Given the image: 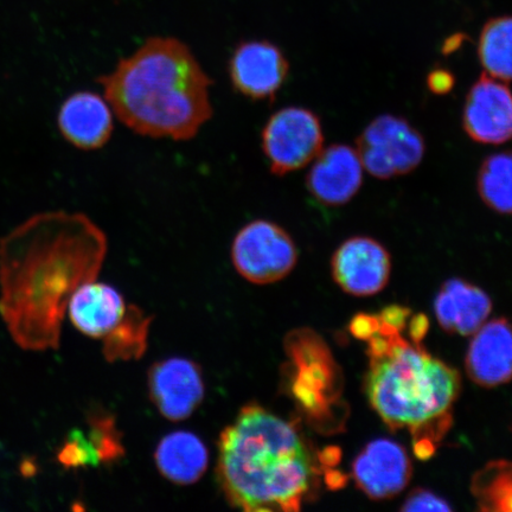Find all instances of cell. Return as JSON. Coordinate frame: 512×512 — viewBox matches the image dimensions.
Masks as SVG:
<instances>
[{
	"mask_svg": "<svg viewBox=\"0 0 512 512\" xmlns=\"http://www.w3.org/2000/svg\"><path fill=\"white\" fill-rule=\"evenodd\" d=\"M106 236L88 216L47 211L0 240V316L24 350L57 349L70 298L95 279Z\"/></svg>",
	"mask_w": 512,
	"mask_h": 512,
	"instance_id": "6da1fadb",
	"label": "cell"
},
{
	"mask_svg": "<svg viewBox=\"0 0 512 512\" xmlns=\"http://www.w3.org/2000/svg\"><path fill=\"white\" fill-rule=\"evenodd\" d=\"M96 82L126 127L143 137L187 142L213 117V81L174 37H152Z\"/></svg>",
	"mask_w": 512,
	"mask_h": 512,
	"instance_id": "7a4b0ae2",
	"label": "cell"
},
{
	"mask_svg": "<svg viewBox=\"0 0 512 512\" xmlns=\"http://www.w3.org/2000/svg\"><path fill=\"white\" fill-rule=\"evenodd\" d=\"M217 475L236 508L298 511L315 484L317 467L296 426L251 405L221 434Z\"/></svg>",
	"mask_w": 512,
	"mask_h": 512,
	"instance_id": "3957f363",
	"label": "cell"
},
{
	"mask_svg": "<svg viewBox=\"0 0 512 512\" xmlns=\"http://www.w3.org/2000/svg\"><path fill=\"white\" fill-rule=\"evenodd\" d=\"M379 320V328L367 341L370 405L390 430L411 431L416 456L430 458L450 427L460 375L428 354L420 343L406 341L401 330Z\"/></svg>",
	"mask_w": 512,
	"mask_h": 512,
	"instance_id": "277c9868",
	"label": "cell"
},
{
	"mask_svg": "<svg viewBox=\"0 0 512 512\" xmlns=\"http://www.w3.org/2000/svg\"><path fill=\"white\" fill-rule=\"evenodd\" d=\"M356 151L371 176L387 181L418 169L425 157L426 144L408 120L383 114L358 136Z\"/></svg>",
	"mask_w": 512,
	"mask_h": 512,
	"instance_id": "5b68a950",
	"label": "cell"
},
{
	"mask_svg": "<svg viewBox=\"0 0 512 512\" xmlns=\"http://www.w3.org/2000/svg\"><path fill=\"white\" fill-rule=\"evenodd\" d=\"M324 146L322 123L315 112L288 106L273 113L261 131V149L271 174L284 177L305 168Z\"/></svg>",
	"mask_w": 512,
	"mask_h": 512,
	"instance_id": "8992f818",
	"label": "cell"
},
{
	"mask_svg": "<svg viewBox=\"0 0 512 512\" xmlns=\"http://www.w3.org/2000/svg\"><path fill=\"white\" fill-rule=\"evenodd\" d=\"M298 248L278 223L254 220L243 226L232 245L236 272L249 283L268 285L290 274L298 262Z\"/></svg>",
	"mask_w": 512,
	"mask_h": 512,
	"instance_id": "52a82bcc",
	"label": "cell"
},
{
	"mask_svg": "<svg viewBox=\"0 0 512 512\" xmlns=\"http://www.w3.org/2000/svg\"><path fill=\"white\" fill-rule=\"evenodd\" d=\"M230 83L236 93L253 101H274L290 75V62L268 41L241 42L228 62Z\"/></svg>",
	"mask_w": 512,
	"mask_h": 512,
	"instance_id": "ba28073f",
	"label": "cell"
},
{
	"mask_svg": "<svg viewBox=\"0 0 512 512\" xmlns=\"http://www.w3.org/2000/svg\"><path fill=\"white\" fill-rule=\"evenodd\" d=\"M290 354L298 375L293 384L294 396L311 415L330 411L339 398L335 362L325 344L312 332L293 336Z\"/></svg>",
	"mask_w": 512,
	"mask_h": 512,
	"instance_id": "9c48e42d",
	"label": "cell"
},
{
	"mask_svg": "<svg viewBox=\"0 0 512 512\" xmlns=\"http://www.w3.org/2000/svg\"><path fill=\"white\" fill-rule=\"evenodd\" d=\"M463 128L473 142L501 145L512 140V91L483 73L466 95Z\"/></svg>",
	"mask_w": 512,
	"mask_h": 512,
	"instance_id": "30bf717a",
	"label": "cell"
},
{
	"mask_svg": "<svg viewBox=\"0 0 512 512\" xmlns=\"http://www.w3.org/2000/svg\"><path fill=\"white\" fill-rule=\"evenodd\" d=\"M331 271L344 292L357 297L374 296L388 284L392 258L379 241L369 236H354L332 255Z\"/></svg>",
	"mask_w": 512,
	"mask_h": 512,
	"instance_id": "8fae6325",
	"label": "cell"
},
{
	"mask_svg": "<svg viewBox=\"0 0 512 512\" xmlns=\"http://www.w3.org/2000/svg\"><path fill=\"white\" fill-rule=\"evenodd\" d=\"M363 164L354 147L334 144L320 151L306 176V189L324 207H343L363 184Z\"/></svg>",
	"mask_w": 512,
	"mask_h": 512,
	"instance_id": "7c38bea8",
	"label": "cell"
},
{
	"mask_svg": "<svg viewBox=\"0 0 512 512\" xmlns=\"http://www.w3.org/2000/svg\"><path fill=\"white\" fill-rule=\"evenodd\" d=\"M411 477L412 462L406 448L389 439L371 441L352 464V478L371 499L400 494Z\"/></svg>",
	"mask_w": 512,
	"mask_h": 512,
	"instance_id": "4fadbf2b",
	"label": "cell"
},
{
	"mask_svg": "<svg viewBox=\"0 0 512 512\" xmlns=\"http://www.w3.org/2000/svg\"><path fill=\"white\" fill-rule=\"evenodd\" d=\"M149 389L160 414L171 421L190 418L204 398L201 369L185 358L156 363L150 370Z\"/></svg>",
	"mask_w": 512,
	"mask_h": 512,
	"instance_id": "5bb4252c",
	"label": "cell"
},
{
	"mask_svg": "<svg viewBox=\"0 0 512 512\" xmlns=\"http://www.w3.org/2000/svg\"><path fill=\"white\" fill-rule=\"evenodd\" d=\"M57 126L70 145L82 151L104 147L114 131L113 111L105 98L89 91L76 92L64 100Z\"/></svg>",
	"mask_w": 512,
	"mask_h": 512,
	"instance_id": "9a60e30c",
	"label": "cell"
},
{
	"mask_svg": "<svg viewBox=\"0 0 512 512\" xmlns=\"http://www.w3.org/2000/svg\"><path fill=\"white\" fill-rule=\"evenodd\" d=\"M465 367L480 387L494 388L512 380V323L508 319L491 320L476 332Z\"/></svg>",
	"mask_w": 512,
	"mask_h": 512,
	"instance_id": "2e32d148",
	"label": "cell"
},
{
	"mask_svg": "<svg viewBox=\"0 0 512 512\" xmlns=\"http://www.w3.org/2000/svg\"><path fill=\"white\" fill-rule=\"evenodd\" d=\"M69 318L82 334L93 338L110 336L123 322L124 298L114 287L88 281L73 293Z\"/></svg>",
	"mask_w": 512,
	"mask_h": 512,
	"instance_id": "e0dca14e",
	"label": "cell"
},
{
	"mask_svg": "<svg viewBox=\"0 0 512 512\" xmlns=\"http://www.w3.org/2000/svg\"><path fill=\"white\" fill-rule=\"evenodd\" d=\"M438 322L446 332L475 335L492 310L491 299L482 288L462 279L447 280L434 304Z\"/></svg>",
	"mask_w": 512,
	"mask_h": 512,
	"instance_id": "ac0fdd59",
	"label": "cell"
},
{
	"mask_svg": "<svg viewBox=\"0 0 512 512\" xmlns=\"http://www.w3.org/2000/svg\"><path fill=\"white\" fill-rule=\"evenodd\" d=\"M155 460L159 472L170 482L190 485L198 482L207 471L209 454L197 435L179 431L160 440Z\"/></svg>",
	"mask_w": 512,
	"mask_h": 512,
	"instance_id": "d6986e66",
	"label": "cell"
},
{
	"mask_svg": "<svg viewBox=\"0 0 512 512\" xmlns=\"http://www.w3.org/2000/svg\"><path fill=\"white\" fill-rule=\"evenodd\" d=\"M478 59L491 78L512 81V16L485 23L478 40Z\"/></svg>",
	"mask_w": 512,
	"mask_h": 512,
	"instance_id": "ffe728a7",
	"label": "cell"
},
{
	"mask_svg": "<svg viewBox=\"0 0 512 512\" xmlns=\"http://www.w3.org/2000/svg\"><path fill=\"white\" fill-rule=\"evenodd\" d=\"M477 191L486 207L512 215V150L494 153L479 166Z\"/></svg>",
	"mask_w": 512,
	"mask_h": 512,
	"instance_id": "44dd1931",
	"label": "cell"
},
{
	"mask_svg": "<svg viewBox=\"0 0 512 512\" xmlns=\"http://www.w3.org/2000/svg\"><path fill=\"white\" fill-rule=\"evenodd\" d=\"M472 491L480 510L512 511V464L495 462L484 467L473 478Z\"/></svg>",
	"mask_w": 512,
	"mask_h": 512,
	"instance_id": "7402d4cb",
	"label": "cell"
},
{
	"mask_svg": "<svg viewBox=\"0 0 512 512\" xmlns=\"http://www.w3.org/2000/svg\"><path fill=\"white\" fill-rule=\"evenodd\" d=\"M401 511H452V507L430 490L415 489L403 503Z\"/></svg>",
	"mask_w": 512,
	"mask_h": 512,
	"instance_id": "603a6c76",
	"label": "cell"
},
{
	"mask_svg": "<svg viewBox=\"0 0 512 512\" xmlns=\"http://www.w3.org/2000/svg\"><path fill=\"white\" fill-rule=\"evenodd\" d=\"M454 83H456L454 75L443 68L434 69L427 78L428 88H430L434 94L438 95H444L450 92Z\"/></svg>",
	"mask_w": 512,
	"mask_h": 512,
	"instance_id": "cb8c5ba5",
	"label": "cell"
},
{
	"mask_svg": "<svg viewBox=\"0 0 512 512\" xmlns=\"http://www.w3.org/2000/svg\"><path fill=\"white\" fill-rule=\"evenodd\" d=\"M379 316L360 315L355 317L351 323V332L357 338L368 341L374 335V332L379 328Z\"/></svg>",
	"mask_w": 512,
	"mask_h": 512,
	"instance_id": "d4e9b609",
	"label": "cell"
},
{
	"mask_svg": "<svg viewBox=\"0 0 512 512\" xmlns=\"http://www.w3.org/2000/svg\"><path fill=\"white\" fill-rule=\"evenodd\" d=\"M428 328V322L425 316H416L412 320L411 324V336L413 342H421V339L425 337Z\"/></svg>",
	"mask_w": 512,
	"mask_h": 512,
	"instance_id": "484cf974",
	"label": "cell"
}]
</instances>
